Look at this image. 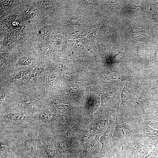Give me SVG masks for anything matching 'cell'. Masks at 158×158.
Instances as JSON below:
<instances>
[{
  "label": "cell",
  "mask_w": 158,
  "mask_h": 158,
  "mask_svg": "<svg viewBox=\"0 0 158 158\" xmlns=\"http://www.w3.org/2000/svg\"><path fill=\"white\" fill-rule=\"evenodd\" d=\"M110 121L107 128L117 147L123 146L142 137V126L145 121L140 114L122 111Z\"/></svg>",
  "instance_id": "obj_1"
},
{
  "label": "cell",
  "mask_w": 158,
  "mask_h": 158,
  "mask_svg": "<svg viewBox=\"0 0 158 158\" xmlns=\"http://www.w3.org/2000/svg\"><path fill=\"white\" fill-rule=\"evenodd\" d=\"M126 146L131 150L128 158H143L152 149L150 146H146L142 144L139 140L130 142Z\"/></svg>",
  "instance_id": "obj_2"
},
{
  "label": "cell",
  "mask_w": 158,
  "mask_h": 158,
  "mask_svg": "<svg viewBox=\"0 0 158 158\" xmlns=\"http://www.w3.org/2000/svg\"><path fill=\"white\" fill-rule=\"evenodd\" d=\"M100 142L102 145V148L101 152L100 157L109 154L112 148V138L109 130L107 129L101 136Z\"/></svg>",
  "instance_id": "obj_3"
},
{
  "label": "cell",
  "mask_w": 158,
  "mask_h": 158,
  "mask_svg": "<svg viewBox=\"0 0 158 158\" xmlns=\"http://www.w3.org/2000/svg\"><path fill=\"white\" fill-rule=\"evenodd\" d=\"M142 137H149L154 142L155 148H158V130L151 127L145 121L142 126Z\"/></svg>",
  "instance_id": "obj_4"
},
{
  "label": "cell",
  "mask_w": 158,
  "mask_h": 158,
  "mask_svg": "<svg viewBox=\"0 0 158 158\" xmlns=\"http://www.w3.org/2000/svg\"><path fill=\"white\" fill-rule=\"evenodd\" d=\"M9 120L14 121H23L25 119V116L23 114L17 113H10L6 117Z\"/></svg>",
  "instance_id": "obj_5"
},
{
  "label": "cell",
  "mask_w": 158,
  "mask_h": 158,
  "mask_svg": "<svg viewBox=\"0 0 158 158\" xmlns=\"http://www.w3.org/2000/svg\"><path fill=\"white\" fill-rule=\"evenodd\" d=\"M39 116V118L41 121L46 123L51 121L54 118V116L52 114L46 111L41 112Z\"/></svg>",
  "instance_id": "obj_6"
},
{
  "label": "cell",
  "mask_w": 158,
  "mask_h": 158,
  "mask_svg": "<svg viewBox=\"0 0 158 158\" xmlns=\"http://www.w3.org/2000/svg\"><path fill=\"white\" fill-rule=\"evenodd\" d=\"M57 145L59 149L64 153L69 154V155H73V152L70 149L68 144L63 141H60L57 143Z\"/></svg>",
  "instance_id": "obj_7"
},
{
  "label": "cell",
  "mask_w": 158,
  "mask_h": 158,
  "mask_svg": "<svg viewBox=\"0 0 158 158\" xmlns=\"http://www.w3.org/2000/svg\"><path fill=\"white\" fill-rule=\"evenodd\" d=\"M45 151L50 158H56V153L54 147L51 144H47L45 147Z\"/></svg>",
  "instance_id": "obj_8"
},
{
  "label": "cell",
  "mask_w": 158,
  "mask_h": 158,
  "mask_svg": "<svg viewBox=\"0 0 158 158\" xmlns=\"http://www.w3.org/2000/svg\"><path fill=\"white\" fill-rule=\"evenodd\" d=\"M146 122L151 127L158 130V116L154 114L152 118Z\"/></svg>",
  "instance_id": "obj_9"
},
{
  "label": "cell",
  "mask_w": 158,
  "mask_h": 158,
  "mask_svg": "<svg viewBox=\"0 0 158 158\" xmlns=\"http://www.w3.org/2000/svg\"><path fill=\"white\" fill-rule=\"evenodd\" d=\"M25 146L30 151H34L36 148V145L35 143L32 141L30 140H27L24 142Z\"/></svg>",
  "instance_id": "obj_10"
},
{
  "label": "cell",
  "mask_w": 158,
  "mask_h": 158,
  "mask_svg": "<svg viewBox=\"0 0 158 158\" xmlns=\"http://www.w3.org/2000/svg\"><path fill=\"white\" fill-rule=\"evenodd\" d=\"M143 158H158V148L152 149Z\"/></svg>",
  "instance_id": "obj_11"
},
{
  "label": "cell",
  "mask_w": 158,
  "mask_h": 158,
  "mask_svg": "<svg viewBox=\"0 0 158 158\" xmlns=\"http://www.w3.org/2000/svg\"><path fill=\"white\" fill-rule=\"evenodd\" d=\"M25 14L28 17L30 18H33L36 15V11L30 8H27L24 10Z\"/></svg>",
  "instance_id": "obj_12"
},
{
  "label": "cell",
  "mask_w": 158,
  "mask_h": 158,
  "mask_svg": "<svg viewBox=\"0 0 158 158\" xmlns=\"http://www.w3.org/2000/svg\"><path fill=\"white\" fill-rule=\"evenodd\" d=\"M31 62V59L28 57H24L21 58L19 61V63L23 65L30 64Z\"/></svg>",
  "instance_id": "obj_13"
},
{
  "label": "cell",
  "mask_w": 158,
  "mask_h": 158,
  "mask_svg": "<svg viewBox=\"0 0 158 158\" xmlns=\"http://www.w3.org/2000/svg\"><path fill=\"white\" fill-rule=\"evenodd\" d=\"M49 32V28L47 27H43L40 30V35L42 37H45Z\"/></svg>",
  "instance_id": "obj_14"
},
{
  "label": "cell",
  "mask_w": 158,
  "mask_h": 158,
  "mask_svg": "<svg viewBox=\"0 0 158 158\" xmlns=\"http://www.w3.org/2000/svg\"><path fill=\"white\" fill-rule=\"evenodd\" d=\"M153 107L155 111L154 114L158 116V101H155L153 104Z\"/></svg>",
  "instance_id": "obj_15"
},
{
  "label": "cell",
  "mask_w": 158,
  "mask_h": 158,
  "mask_svg": "<svg viewBox=\"0 0 158 158\" xmlns=\"http://www.w3.org/2000/svg\"><path fill=\"white\" fill-rule=\"evenodd\" d=\"M38 4L42 6H46L50 5L51 2L49 1L41 0L38 1Z\"/></svg>",
  "instance_id": "obj_16"
},
{
  "label": "cell",
  "mask_w": 158,
  "mask_h": 158,
  "mask_svg": "<svg viewBox=\"0 0 158 158\" xmlns=\"http://www.w3.org/2000/svg\"><path fill=\"white\" fill-rule=\"evenodd\" d=\"M8 29L7 25L4 23H2L0 25V30L1 32H6Z\"/></svg>",
  "instance_id": "obj_17"
},
{
  "label": "cell",
  "mask_w": 158,
  "mask_h": 158,
  "mask_svg": "<svg viewBox=\"0 0 158 158\" xmlns=\"http://www.w3.org/2000/svg\"><path fill=\"white\" fill-rule=\"evenodd\" d=\"M75 131L73 129H71L68 131L67 133V135L69 137H72L75 134Z\"/></svg>",
  "instance_id": "obj_18"
},
{
  "label": "cell",
  "mask_w": 158,
  "mask_h": 158,
  "mask_svg": "<svg viewBox=\"0 0 158 158\" xmlns=\"http://www.w3.org/2000/svg\"><path fill=\"white\" fill-rule=\"evenodd\" d=\"M152 19L154 20L155 22L158 23V13L156 12L153 15Z\"/></svg>",
  "instance_id": "obj_19"
},
{
  "label": "cell",
  "mask_w": 158,
  "mask_h": 158,
  "mask_svg": "<svg viewBox=\"0 0 158 158\" xmlns=\"http://www.w3.org/2000/svg\"><path fill=\"white\" fill-rule=\"evenodd\" d=\"M91 158H128V157L126 155H123L116 158L102 157L99 156H96L95 157H92Z\"/></svg>",
  "instance_id": "obj_20"
},
{
  "label": "cell",
  "mask_w": 158,
  "mask_h": 158,
  "mask_svg": "<svg viewBox=\"0 0 158 158\" xmlns=\"http://www.w3.org/2000/svg\"><path fill=\"white\" fill-rule=\"evenodd\" d=\"M37 75V72L36 69H34L32 72L31 74V76L32 77H35Z\"/></svg>",
  "instance_id": "obj_21"
},
{
  "label": "cell",
  "mask_w": 158,
  "mask_h": 158,
  "mask_svg": "<svg viewBox=\"0 0 158 158\" xmlns=\"http://www.w3.org/2000/svg\"><path fill=\"white\" fill-rule=\"evenodd\" d=\"M12 24L13 25L15 26L17 25L19 23L18 22L15 21L13 22Z\"/></svg>",
  "instance_id": "obj_22"
},
{
  "label": "cell",
  "mask_w": 158,
  "mask_h": 158,
  "mask_svg": "<svg viewBox=\"0 0 158 158\" xmlns=\"http://www.w3.org/2000/svg\"><path fill=\"white\" fill-rule=\"evenodd\" d=\"M157 82L158 83V80H157Z\"/></svg>",
  "instance_id": "obj_23"
}]
</instances>
